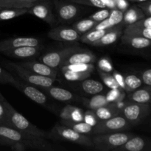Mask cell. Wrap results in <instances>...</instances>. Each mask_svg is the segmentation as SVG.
I'll return each mask as SVG.
<instances>
[{
	"instance_id": "cell-18",
	"label": "cell",
	"mask_w": 151,
	"mask_h": 151,
	"mask_svg": "<svg viewBox=\"0 0 151 151\" xmlns=\"http://www.w3.org/2000/svg\"><path fill=\"white\" fill-rule=\"evenodd\" d=\"M96 60L97 56L92 52L82 48L81 50L72 53L69 57H68L62 66L73 63H94Z\"/></svg>"
},
{
	"instance_id": "cell-39",
	"label": "cell",
	"mask_w": 151,
	"mask_h": 151,
	"mask_svg": "<svg viewBox=\"0 0 151 151\" xmlns=\"http://www.w3.org/2000/svg\"><path fill=\"white\" fill-rule=\"evenodd\" d=\"M97 66H98L99 70L108 72V73H111L114 69L111 60L108 57H102L101 58L99 59Z\"/></svg>"
},
{
	"instance_id": "cell-19",
	"label": "cell",
	"mask_w": 151,
	"mask_h": 151,
	"mask_svg": "<svg viewBox=\"0 0 151 151\" xmlns=\"http://www.w3.org/2000/svg\"><path fill=\"white\" fill-rule=\"evenodd\" d=\"M148 146L149 144L145 138L134 135L122 145L114 149L113 151H143Z\"/></svg>"
},
{
	"instance_id": "cell-46",
	"label": "cell",
	"mask_w": 151,
	"mask_h": 151,
	"mask_svg": "<svg viewBox=\"0 0 151 151\" xmlns=\"http://www.w3.org/2000/svg\"><path fill=\"white\" fill-rule=\"evenodd\" d=\"M137 5L142 10V11L145 13V16H151V1L147 0V1H142V2L137 3Z\"/></svg>"
},
{
	"instance_id": "cell-36",
	"label": "cell",
	"mask_w": 151,
	"mask_h": 151,
	"mask_svg": "<svg viewBox=\"0 0 151 151\" xmlns=\"http://www.w3.org/2000/svg\"><path fill=\"white\" fill-rule=\"evenodd\" d=\"M125 97V90L120 88H111L110 91L106 94V97L109 103H120Z\"/></svg>"
},
{
	"instance_id": "cell-38",
	"label": "cell",
	"mask_w": 151,
	"mask_h": 151,
	"mask_svg": "<svg viewBox=\"0 0 151 151\" xmlns=\"http://www.w3.org/2000/svg\"><path fill=\"white\" fill-rule=\"evenodd\" d=\"M66 1H71V2L75 3V4H81V5L97 7V8L99 9L106 8V5L101 0H66Z\"/></svg>"
},
{
	"instance_id": "cell-48",
	"label": "cell",
	"mask_w": 151,
	"mask_h": 151,
	"mask_svg": "<svg viewBox=\"0 0 151 151\" xmlns=\"http://www.w3.org/2000/svg\"><path fill=\"white\" fill-rule=\"evenodd\" d=\"M72 107V105H66L65 107L62 109L60 113V120H69V116H70V111Z\"/></svg>"
},
{
	"instance_id": "cell-53",
	"label": "cell",
	"mask_w": 151,
	"mask_h": 151,
	"mask_svg": "<svg viewBox=\"0 0 151 151\" xmlns=\"http://www.w3.org/2000/svg\"><path fill=\"white\" fill-rule=\"evenodd\" d=\"M5 100V99H4V97H3L2 94H1V92H0V100H1V101H2V100Z\"/></svg>"
},
{
	"instance_id": "cell-21",
	"label": "cell",
	"mask_w": 151,
	"mask_h": 151,
	"mask_svg": "<svg viewBox=\"0 0 151 151\" xmlns=\"http://www.w3.org/2000/svg\"><path fill=\"white\" fill-rule=\"evenodd\" d=\"M123 12L118 10L117 8L111 10L110 15L107 19L102 22H98L93 29H109L116 25L119 24L122 22Z\"/></svg>"
},
{
	"instance_id": "cell-16",
	"label": "cell",
	"mask_w": 151,
	"mask_h": 151,
	"mask_svg": "<svg viewBox=\"0 0 151 151\" xmlns=\"http://www.w3.org/2000/svg\"><path fill=\"white\" fill-rule=\"evenodd\" d=\"M19 63L22 66L29 69L35 74H37V75L55 78V79L57 78V69H53V68L47 66V64L42 63L41 61L30 60H25V61Z\"/></svg>"
},
{
	"instance_id": "cell-4",
	"label": "cell",
	"mask_w": 151,
	"mask_h": 151,
	"mask_svg": "<svg viewBox=\"0 0 151 151\" xmlns=\"http://www.w3.org/2000/svg\"><path fill=\"white\" fill-rule=\"evenodd\" d=\"M135 135L133 133L121 132L96 134L91 140L94 149L100 151H113L114 149L122 145Z\"/></svg>"
},
{
	"instance_id": "cell-31",
	"label": "cell",
	"mask_w": 151,
	"mask_h": 151,
	"mask_svg": "<svg viewBox=\"0 0 151 151\" xmlns=\"http://www.w3.org/2000/svg\"><path fill=\"white\" fill-rule=\"evenodd\" d=\"M108 29H92L81 35L80 41L87 44H91L100 39L106 32Z\"/></svg>"
},
{
	"instance_id": "cell-34",
	"label": "cell",
	"mask_w": 151,
	"mask_h": 151,
	"mask_svg": "<svg viewBox=\"0 0 151 151\" xmlns=\"http://www.w3.org/2000/svg\"><path fill=\"white\" fill-rule=\"evenodd\" d=\"M60 71L70 70L78 72H94V67L93 63H73V64L63 65L60 67Z\"/></svg>"
},
{
	"instance_id": "cell-37",
	"label": "cell",
	"mask_w": 151,
	"mask_h": 151,
	"mask_svg": "<svg viewBox=\"0 0 151 151\" xmlns=\"http://www.w3.org/2000/svg\"><path fill=\"white\" fill-rule=\"evenodd\" d=\"M98 73L105 85L107 87H109V88H110V89L111 88H119V85H118L116 80L114 78L113 75H111L110 73H108V72H104L103 71L99 70V69Z\"/></svg>"
},
{
	"instance_id": "cell-17",
	"label": "cell",
	"mask_w": 151,
	"mask_h": 151,
	"mask_svg": "<svg viewBox=\"0 0 151 151\" xmlns=\"http://www.w3.org/2000/svg\"><path fill=\"white\" fill-rule=\"evenodd\" d=\"M125 25L122 23L110 28L99 40L91 44L93 47H106L116 42L122 35V31Z\"/></svg>"
},
{
	"instance_id": "cell-25",
	"label": "cell",
	"mask_w": 151,
	"mask_h": 151,
	"mask_svg": "<svg viewBox=\"0 0 151 151\" xmlns=\"http://www.w3.org/2000/svg\"><path fill=\"white\" fill-rule=\"evenodd\" d=\"M146 17L145 13L142 11L141 9L137 5L131 6V7H128L123 13V19H122V24L125 26L134 23V22H137V21L140 20V19H143V18Z\"/></svg>"
},
{
	"instance_id": "cell-27",
	"label": "cell",
	"mask_w": 151,
	"mask_h": 151,
	"mask_svg": "<svg viewBox=\"0 0 151 151\" xmlns=\"http://www.w3.org/2000/svg\"><path fill=\"white\" fill-rule=\"evenodd\" d=\"M28 13L27 8L0 7V22L9 21Z\"/></svg>"
},
{
	"instance_id": "cell-11",
	"label": "cell",
	"mask_w": 151,
	"mask_h": 151,
	"mask_svg": "<svg viewBox=\"0 0 151 151\" xmlns=\"http://www.w3.org/2000/svg\"><path fill=\"white\" fill-rule=\"evenodd\" d=\"M12 86L19 90L22 94H24L26 97L36 103L37 104L41 105L44 107L47 106L48 100H47V97L46 96V94L34 86L30 85L29 83H25L19 79H16Z\"/></svg>"
},
{
	"instance_id": "cell-20",
	"label": "cell",
	"mask_w": 151,
	"mask_h": 151,
	"mask_svg": "<svg viewBox=\"0 0 151 151\" xmlns=\"http://www.w3.org/2000/svg\"><path fill=\"white\" fill-rule=\"evenodd\" d=\"M121 43L123 45L134 50H146L150 47V39L139 36H132L122 34L121 35Z\"/></svg>"
},
{
	"instance_id": "cell-3",
	"label": "cell",
	"mask_w": 151,
	"mask_h": 151,
	"mask_svg": "<svg viewBox=\"0 0 151 151\" xmlns=\"http://www.w3.org/2000/svg\"><path fill=\"white\" fill-rule=\"evenodd\" d=\"M50 137L61 141L75 143L86 148L94 149L92 140L85 134H80L69 127L62 124H55L50 133Z\"/></svg>"
},
{
	"instance_id": "cell-1",
	"label": "cell",
	"mask_w": 151,
	"mask_h": 151,
	"mask_svg": "<svg viewBox=\"0 0 151 151\" xmlns=\"http://www.w3.org/2000/svg\"><path fill=\"white\" fill-rule=\"evenodd\" d=\"M0 136L20 143L27 149L38 150H56L58 147L49 142L46 138L21 132L11 127L0 125Z\"/></svg>"
},
{
	"instance_id": "cell-51",
	"label": "cell",
	"mask_w": 151,
	"mask_h": 151,
	"mask_svg": "<svg viewBox=\"0 0 151 151\" xmlns=\"http://www.w3.org/2000/svg\"><path fill=\"white\" fill-rule=\"evenodd\" d=\"M101 1L104 3L106 8H109L110 10H113V9L116 8L114 0H101Z\"/></svg>"
},
{
	"instance_id": "cell-32",
	"label": "cell",
	"mask_w": 151,
	"mask_h": 151,
	"mask_svg": "<svg viewBox=\"0 0 151 151\" xmlns=\"http://www.w3.org/2000/svg\"><path fill=\"white\" fill-rule=\"evenodd\" d=\"M124 78L125 83V92H132L134 90L142 86V82L141 78L134 74H126L124 75Z\"/></svg>"
},
{
	"instance_id": "cell-47",
	"label": "cell",
	"mask_w": 151,
	"mask_h": 151,
	"mask_svg": "<svg viewBox=\"0 0 151 151\" xmlns=\"http://www.w3.org/2000/svg\"><path fill=\"white\" fill-rule=\"evenodd\" d=\"M142 82L145 86H151V69H147L144 70L142 73L141 77Z\"/></svg>"
},
{
	"instance_id": "cell-8",
	"label": "cell",
	"mask_w": 151,
	"mask_h": 151,
	"mask_svg": "<svg viewBox=\"0 0 151 151\" xmlns=\"http://www.w3.org/2000/svg\"><path fill=\"white\" fill-rule=\"evenodd\" d=\"M132 125L128 121L122 114H119L106 120H100L93 128L92 134L121 132L130 129Z\"/></svg>"
},
{
	"instance_id": "cell-44",
	"label": "cell",
	"mask_w": 151,
	"mask_h": 151,
	"mask_svg": "<svg viewBox=\"0 0 151 151\" xmlns=\"http://www.w3.org/2000/svg\"><path fill=\"white\" fill-rule=\"evenodd\" d=\"M83 111L81 108L72 106L69 116V120L72 122H83Z\"/></svg>"
},
{
	"instance_id": "cell-33",
	"label": "cell",
	"mask_w": 151,
	"mask_h": 151,
	"mask_svg": "<svg viewBox=\"0 0 151 151\" xmlns=\"http://www.w3.org/2000/svg\"><path fill=\"white\" fill-rule=\"evenodd\" d=\"M97 24V22H94V20L89 19V18H87V19H81V20L74 23L73 25H72V27H73L80 35H82V34L85 33V32L92 29Z\"/></svg>"
},
{
	"instance_id": "cell-13",
	"label": "cell",
	"mask_w": 151,
	"mask_h": 151,
	"mask_svg": "<svg viewBox=\"0 0 151 151\" xmlns=\"http://www.w3.org/2000/svg\"><path fill=\"white\" fill-rule=\"evenodd\" d=\"M81 35L73 27L60 26L52 28L47 33L50 39L62 42H76L80 41Z\"/></svg>"
},
{
	"instance_id": "cell-50",
	"label": "cell",
	"mask_w": 151,
	"mask_h": 151,
	"mask_svg": "<svg viewBox=\"0 0 151 151\" xmlns=\"http://www.w3.org/2000/svg\"><path fill=\"white\" fill-rule=\"evenodd\" d=\"M116 7L118 10H121L124 13L129 7L130 4L128 0H114Z\"/></svg>"
},
{
	"instance_id": "cell-41",
	"label": "cell",
	"mask_w": 151,
	"mask_h": 151,
	"mask_svg": "<svg viewBox=\"0 0 151 151\" xmlns=\"http://www.w3.org/2000/svg\"><path fill=\"white\" fill-rule=\"evenodd\" d=\"M111 13V10L109 8H102L100 10L95 12L94 13L91 14V16H88V18L92 20H94L96 22H100L103 21L104 19H107Z\"/></svg>"
},
{
	"instance_id": "cell-35",
	"label": "cell",
	"mask_w": 151,
	"mask_h": 151,
	"mask_svg": "<svg viewBox=\"0 0 151 151\" xmlns=\"http://www.w3.org/2000/svg\"><path fill=\"white\" fill-rule=\"evenodd\" d=\"M61 72L65 79L72 82H77V81L81 82L86 78H89L91 74L89 72H78L70 70H62Z\"/></svg>"
},
{
	"instance_id": "cell-49",
	"label": "cell",
	"mask_w": 151,
	"mask_h": 151,
	"mask_svg": "<svg viewBox=\"0 0 151 151\" xmlns=\"http://www.w3.org/2000/svg\"><path fill=\"white\" fill-rule=\"evenodd\" d=\"M113 76L114 78V79L116 80V83L119 85V88H122V89L125 90V78L124 76L121 73L118 72H114L113 74Z\"/></svg>"
},
{
	"instance_id": "cell-7",
	"label": "cell",
	"mask_w": 151,
	"mask_h": 151,
	"mask_svg": "<svg viewBox=\"0 0 151 151\" xmlns=\"http://www.w3.org/2000/svg\"><path fill=\"white\" fill-rule=\"evenodd\" d=\"M150 114V105L137 103L128 100L121 109V114L131 125L141 124Z\"/></svg>"
},
{
	"instance_id": "cell-23",
	"label": "cell",
	"mask_w": 151,
	"mask_h": 151,
	"mask_svg": "<svg viewBox=\"0 0 151 151\" xmlns=\"http://www.w3.org/2000/svg\"><path fill=\"white\" fill-rule=\"evenodd\" d=\"M151 98V88L146 86L142 88H139L130 92L128 95V100L137 103L150 104Z\"/></svg>"
},
{
	"instance_id": "cell-6",
	"label": "cell",
	"mask_w": 151,
	"mask_h": 151,
	"mask_svg": "<svg viewBox=\"0 0 151 151\" xmlns=\"http://www.w3.org/2000/svg\"><path fill=\"white\" fill-rule=\"evenodd\" d=\"M57 19L60 23L69 24L76 20L82 11L86 10L83 5L75 4L66 0H52Z\"/></svg>"
},
{
	"instance_id": "cell-2",
	"label": "cell",
	"mask_w": 151,
	"mask_h": 151,
	"mask_svg": "<svg viewBox=\"0 0 151 151\" xmlns=\"http://www.w3.org/2000/svg\"><path fill=\"white\" fill-rule=\"evenodd\" d=\"M8 114L9 121L11 125V128H15L21 132L26 133L36 137L50 138V134L41 130L39 128L31 123L24 116L17 111L6 100L4 101Z\"/></svg>"
},
{
	"instance_id": "cell-5",
	"label": "cell",
	"mask_w": 151,
	"mask_h": 151,
	"mask_svg": "<svg viewBox=\"0 0 151 151\" xmlns=\"http://www.w3.org/2000/svg\"><path fill=\"white\" fill-rule=\"evenodd\" d=\"M5 66L11 70L14 71L27 83H29L34 86L45 88L51 86L56 81L55 78L41 76V75L35 74L29 69L22 66V65H20V63H15V62H7L5 63Z\"/></svg>"
},
{
	"instance_id": "cell-29",
	"label": "cell",
	"mask_w": 151,
	"mask_h": 151,
	"mask_svg": "<svg viewBox=\"0 0 151 151\" xmlns=\"http://www.w3.org/2000/svg\"><path fill=\"white\" fill-rule=\"evenodd\" d=\"M60 123L66 126L69 127L74 131L80 133V134H92L93 128L94 127L88 125L85 122H72L70 120H60Z\"/></svg>"
},
{
	"instance_id": "cell-40",
	"label": "cell",
	"mask_w": 151,
	"mask_h": 151,
	"mask_svg": "<svg viewBox=\"0 0 151 151\" xmlns=\"http://www.w3.org/2000/svg\"><path fill=\"white\" fill-rule=\"evenodd\" d=\"M0 145L7 146V147H10L12 150L16 151H24L26 150V148L23 145H22L20 143L7 139L1 137V136H0Z\"/></svg>"
},
{
	"instance_id": "cell-10",
	"label": "cell",
	"mask_w": 151,
	"mask_h": 151,
	"mask_svg": "<svg viewBox=\"0 0 151 151\" xmlns=\"http://www.w3.org/2000/svg\"><path fill=\"white\" fill-rule=\"evenodd\" d=\"M53 10L54 5L52 0H38L28 8V13L52 26L57 23V18Z\"/></svg>"
},
{
	"instance_id": "cell-15",
	"label": "cell",
	"mask_w": 151,
	"mask_h": 151,
	"mask_svg": "<svg viewBox=\"0 0 151 151\" xmlns=\"http://www.w3.org/2000/svg\"><path fill=\"white\" fill-rule=\"evenodd\" d=\"M44 48V46H24V47H17V48L11 49L2 52L10 58H14L17 59H27L36 57L39 55L41 50Z\"/></svg>"
},
{
	"instance_id": "cell-9",
	"label": "cell",
	"mask_w": 151,
	"mask_h": 151,
	"mask_svg": "<svg viewBox=\"0 0 151 151\" xmlns=\"http://www.w3.org/2000/svg\"><path fill=\"white\" fill-rule=\"evenodd\" d=\"M81 49L82 48L78 44H72L61 50L48 52L40 57V61L53 69H58L63 65L68 57H69L72 53Z\"/></svg>"
},
{
	"instance_id": "cell-22",
	"label": "cell",
	"mask_w": 151,
	"mask_h": 151,
	"mask_svg": "<svg viewBox=\"0 0 151 151\" xmlns=\"http://www.w3.org/2000/svg\"><path fill=\"white\" fill-rule=\"evenodd\" d=\"M46 93L53 99L61 102H69L75 100L77 96L72 94L70 91L60 88L58 86H53L52 85L47 88H43Z\"/></svg>"
},
{
	"instance_id": "cell-28",
	"label": "cell",
	"mask_w": 151,
	"mask_h": 151,
	"mask_svg": "<svg viewBox=\"0 0 151 151\" xmlns=\"http://www.w3.org/2000/svg\"><path fill=\"white\" fill-rule=\"evenodd\" d=\"M81 101L88 109L94 111L99 108L109 104L106 96L98 94H94L93 97H91L89 99L83 98Z\"/></svg>"
},
{
	"instance_id": "cell-42",
	"label": "cell",
	"mask_w": 151,
	"mask_h": 151,
	"mask_svg": "<svg viewBox=\"0 0 151 151\" xmlns=\"http://www.w3.org/2000/svg\"><path fill=\"white\" fill-rule=\"evenodd\" d=\"M4 100H2V101L0 100V125L11 127L10 122L9 121L7 109L4 103Z\"/></svg>"
},
{
	"instance_id": "cell-30",
	"label": "cell",
	"mask_w": 151,
	"mask_h": 151,
	"mask_svg": "<svg viewBox=\"0 0 151 151\" xmlns=\"http://www.w3.org/2000/svg\"><path fill=\"white\" fill-rule=\"evenodd\" d=\"M38 0H0V7L29 8Z\"/></svg>"
},
{
	"instance_id": "cell-26",
	"label": "cell",
	"mask_w": 151,
	"mask_h": 151,
	"mask_svg": "<svg viewBox=\"0 0 151 151\" xmlns=\"http://www.w3.org/2000/svg\"><path fill=\"white\" fill-rule=\"evenodd\" d=\"M81 82V89L87 94L94 95V94H100L104 89V86L103 85V83L95 80L86 78Z\"/></svg>"
},
{
	"instance_id": "cell-45",
	"label": "cell",
	"mask_w": 151,
	"mask_h": 151,
	"mask_svg": "<svg viewBox=\"0 0 151 151\" xmlns=\"http://www.w3.org/2000/svg\"><path fill=\"white\" fill-rule=\"evenodd\" d=\"M16 78H14L10 72L0 66V83L12 84L15 82Z\"/></svg>"
},
{
	"instance_id": "cell-52",
	"label": "cell",
	"mask_w": 151,
	"mask_h": 151,
	"mask_svg": "<svg viewBox=\"0 0 151 151\" xmlns=\"http://www.w3.org/2000/svg\"><path fill=\"white\" fill-rule=\"evenodd\" d=\"M129 2H134V3H139V2H142V1H147V0H128Z\"/></svg>"
},
{
	"instance_id": "cell-24",
	"label": "cell",
	"mask_w": 151,
	"mask_h": 151,
	"mask_svg": "<svg viewBox=\"0 0 151 151\" xmlns=\"http://www.w3.org/2000/svg\"><path fill=\"white\" fill-rule=\"evenodd\" d=\"M94 113L100 120H106L121 114V108H119L117 103H109L97 109L94 111Z\"/></svg>"
},
{
	"instance_id": "cell-14",
	"label": "cell",
	"mask_w": 151,
	"mask_h": 151,
	"mask_svg": "<svg viewBox=\"0 0 151 151\" xmlns=\"http://www.w3.org/2000/svg\"><path fill=\"white\" fill-rule=\"evenodd\" d=\"M41 40L35 37H14L0 41V52L24 46H40Z\"/></svg>"
},
{
	"instance_id": "cell-43",
	"label": "cell",
	"mask_w": 151,
	"mask_h": 151,
	"mask_svg": "<svg viewBox=\"0 0 151 151\" xmlns=\"http://www.w3.org/2000/svg\"><path fill=\"white\" fill-rule=\"evenodd\" d=\"M83 122L91 126L94 127L99 122L100 119L96 116L95 113L92 110H88L83 113Z\"/></svg>"
},
{
	"instance_id": "cell-12",
	"label": "cell",
	"mask_w": 151,
	"mask_h": 151,
	"mask_svg": "<svg viewBox=\"0 0 151 151\" xmlns=\"http://www.w3.org/2000/svg\"><path fill=\"white\" fill-rule=\"evenodd\" d=\"M122 34L132 36H139L151 39V18L146 16L140 20L125 26Z\"/></svg>"
}]
</instances>
